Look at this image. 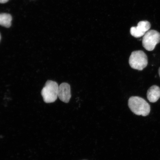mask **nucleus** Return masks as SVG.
<instances>
[{"label":"nucleus","instance_id":"f257e3e1","mask_svg":"<svg viewBox=\"0 0 160 160\" xmlns=\"http://www.w3.org/2000/svg\"><path fill=\"white\" fill-rule=\"evenodd\" d=\"M128 105L131 111L135 115L146 117L148 115L151 111V107L145 100L139 97L130 98Z\"/></svg>","mask_w":160,"mask_h":160},{"label":"nucleus","instance_id":"f03ea898","mask_svg":"<svg viewBox=\"0 0 160 160\" xmlns=\"http://www.w3.org/2000/svg\"><path fill=\"white\" fill-rule=\"evenodd\" d=\"M59 85L57 82L51 80L48 81L41 91V95L46 103L55 102L58 98Z\"/></svg>","mask_w":160,"mask_h":160},{"label":"nucleus","instance_id":"7ed1b4c3","mask_svg":"<svg viewBox=\"0 0 160 160\" xmlns=\"http://www.w3.org/2000/svg\"><path fill=\"white\" fill-rule=\"evenodd\" d=\"M129 62L132 68L142 71L148 65L147 56L143 51H133L130 56Z\"/></svg>","mask_w":160,"mask_h":160},{"label":"nucleus","instance_id":"20e7f679","mask_svg":"<svg viewBox=\"0 0 160 160\" xmlns=\"http://www.w3.org/2000/svg\"><path fill=\"white\" fill-rule=\"evenodd\" d=\"M160 42V33L154 30H150L143 36L142 41L143 47L147 51H152Z\"/></svg>","mask_w":160,"mask_h":160},{"label":"nucleus","instance_id":"39448f33","mask_svg":"<svg viewBox=\"0 0 160 160\" xmlns=\"http://www.w3.org/2000/svg\"><path fill=\"white\" fill-rule=\"evenodd\" d=\"M151 27V23L148 21H140L138 23L137 27L131 28L130 32L133 37L139 38L144 35L149 31Z\"/></svg>","mask_w":160,"mask_h":160},{"label":"nucleus","instance_id":"423d86ee","mask_svg":"<svg viewBox=\"0 0 160 160\" xmlns=\"http://www.w3.org/2000/svg\"><path fill=\"white\" fill-rule=\"evenodd\" d=\"M58 96L63 102H69L71 97V87L69 84L63 83L59 86Z\"/></svg>","mask_w":160,"mask_h":160},{"label":"nucleus","instance_id":"0eeeda50","mask_svg":"<svg viewBox=\"0 0 160 160\" xmlns=\"http://www.w3.org/2000/svg\"><path fill=\"white\" fill-rule=\"evenodd\" d=\"M147 97L151 102H157L160 98V88L158 86L153 85L150 87L147 91Z\"/></svg>","mask_w":160,"mask_h":160},{"label":"nucleus","instance_id":"6e6552de","mask_svg":"<svg viewBox=\"0 0 160 160\" xmlns=\"http://www.w3.org/2000/svg\"><path fill=\"white\" fill-rule=\"evenodd\" d=\"M12 17L8 13H2L0 14V25L7 28H9L11 26Z\"/></svg>","mask_w":160,"mask_h":160},{"label":"nucleus","instance_id":"1a4fd4ad","mask_svg":"<svg viewBox=\"0 0 160 160\" xmlns=\"http://www.w3.org/2000/svg\"><path fill=\"white\" fill-rule=\"evenodd\" d=\"M9 1V0H0V3H5Z\"/></svg>","mask_w":160,"mask_h":160},{"label":"nucleus","instance_id":"9d476101","mask_svg":"<svg viewBox=\"0 0 160 160\" xmlns=\"http://www.w3.org/2000/svg\"><path fill=\"white\" fill-rule=\"evenodd\" d=\"M158 72H159V75L160 77V68H159V69Z\"/></svg>","mask_w":160,"mask_h":160},{"label":"nucleus","instance_id":"9b49d317","mask_svg":"<svg viewBox=\"0 0 160 160\" xmlns=\"http://www.w3.org/2000/svg\"><path fill=\"white\" fill-rule=\"evenodd\" d=\"M1 34H0V41H1Z\"/></svg>","mask_w":160,"mask_h":160},{"label":"nucleus","instance_id":"f8f14e48","mask_svg":"<svg viewBox=\"0 0 160 160\" xmlns=\"http://www.w3.org/2000/svg\"></svg>","mask_w":160,"mask_h":160}]
</instances>
